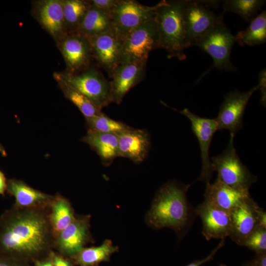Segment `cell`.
<instances>
[{
	"instance_id": "1",
	"label": "cell",
	"mask_w": 266,
	"mask_h": 266,
	"mask_svg": "<svg viewBox=\"0 0 266 266\" xmlns=\"http://www.w3.org/2000/svg\"><path fill=\"white\" fill-rule=\"evenodd\" d=\"M49 207L13 206L3 212L0 216V255L29 263L47 257L55 240Z\"/></svg>"
},
{
	"instance_id": "2",
	"label": "cell",
	"mask_w": 266,
	"mask_h": 266,
	"mask_svg": "<svg viewBox=\"0 0 266 266\" xmlns=\"http://www.w3.org/2000/svg\"><path fill=\"white\" fill-rule=\"evenodd\" d=\"M190 185L174 183L164 185L158 192L148 215L150 224L156 228H169L180 231L191 218L186 193Z\"/></svg>"
},
{
	"instance_id": "3",
	"label": "cell",
	"mask_w": 266,
	"mask_h": 266,
	"mask_svg": "<svg viewBox=\"0 0 266 266\" xmlns=\"http://www.w3.org/2000/svg\"><path fill=\"white\" fill-rule=\"evenodd\" d=\"M184 4V0H162L157 4L154 17L160 48L167 51L169 58L181 61L186 59Z\"/></svg>"
},
{
	"instance_id": "4",
	"label": "cell",
	"mask_w": 266,
	"mask_h": 266,
	"mask_svg": "<svg viewBox=\"0 0 266 266\" xmlns=\"http://www.w3.org/2000/svg\"><path fill=\"white\" fill-rule=\"evenodd\" d=\"M160 48L159 34L154 19L129 33L121 40L120 65L146 63L149 53Z\"/></svg>"
},
{
	"instance_id": "5",
	"label": "cell",
	"mask_w": 266,
	"mask_h": 266,
	"mask_svg": "<svg viewBox=\"0 0 266 266\" xmlns=\"http://www.w3.org/2000/svg\"><path fill=\"white\" fill-rule=\"evenodd\" d=\"M234 134L231 133L228 145L220 155L212 157L213 171L217 172V179L225 184L238 190L249 192L257 177L251 173L241 162L234 146Z\"/></svg>"
},
{
	"instance_id": "6",
	"label": "cell",
	"mask_w": 266,
	"mask_h": 266,
	"mask_svg": "<svg viewBox=\"0 0 266 266\" xmlns=\"http://www.w3.org/2000/svg\"><path fill=\"white\" fill-rule=\"evenodd\" d=\"M219 1L184 0V20L187 48L194 46L197 40L211 28L223 24V15L209 9Z\"/></svg>"
},
{
	"instance_id": "7",
	"label": "cell",
	"mask_w": 266,
	"mask_h": 266,
	"mask_svg": "<svg viewBox=\"0 0 266 266\" xmlns=\"http://www.w3.org/2000/svg\"><path fill=\"white\" fill-rule=\"evenodd\" d=\"M70 86L86 96L100 110L112 102L110 81L96 67L77 73L59 72Z\"/></svg>"
},
{
	"instance_id": "8",
	"label": "cell",
	"mask_w": 266,
	"mask_h": 266,
	"mask_svg": "<svg viewBox=\"0 0 266 266\" xmlns=\"http://www.w3.org/2000/svg\"><path fill=\"white\" fill-rule=\"evenodd\" d=\"M236 41L235 37L224 23L213 27L202 35L197 41L195 46L209 54L213 60V68L228 71H235L236 68L230 60L232 48Z\"/></svg>"
},
{
	"instance_id": "9",
	"label": "cell",
	"mask_w": 266,
	"mask_h": 266,
	"mask_svg": "<svg viewBox=\"0 0 266 266\" xmlns=\"http://www.w3.org/2000/svg\"><path fill=\"white\" fill-rule=\"evenodd\" d=\"M230 213V236L239 245L242 246L246 238L258 228H266V213L251 196L244 199Z\"/></svg>"
},
{
	"instance_id": "10",
	"label": "cell",
	"mask_w": 266,
	"mask_h": 266,
	"mask_svg": "<svg viewBox=\"0 0 266 266\" xmlns=\"http://www.w3.org/2000/svg\"><path fill=\"white\" fill-rule=\"evenodd\" d=\"M157 4L143 5L134 0H120L110 13L114 32L121 40L141 24L154 19Z\"/></svg>"
},
{
	"instance_id": "11",
	"label": "cell",
	"mask_w": 266,
	"mask_h": 266,
	"mask_svg": "<svg viewBox=\"0 0 266 266\" xmlns=\"http://www.w3.org/2000/svg\"><path fill=\"white\" fill-rule=\"evenodd\" d=\"M257 90L258 85L246 92L235 90L227 94L215 118L218 130H227L234 134L241 129L246 107L251 97Z\"/></svg>"
},
{
	"instance_id": "12",
	"label": "cell",
	"mask_w": 266,
	"mask_h": 266,
	"mask_svg": "<svg viewBox=\"0 0 266 266\" xmlns=\"http://www.w3.org/2000/svg\"><path fill=\"white\" fill-rule=\"evenodd\" d=\"M180 112L190 121L192 131L200 144L202 169L199 180L209 182L213 172L209 151L213 135L218 130L217 123L215 119L200 117L186 108Z\"/></svg>"
},
{
	"instance_id": "13",
	"label": "cell",
	"mask_w": 266,
	"mask_h": 266,
	"mask_svg": "<svg viewBox=\"0 0 266 266\" xmlns=\"http://www.w3.org/2000/svg\"><path fill=\"white\" fill-rule=\"evenodd\" d=\"M59 46L68 72H79L89 66L93 56L88 38L77 33H69L59 41Z\"/></svg>"
},
{
	"instance_id": "14",
	"label": "cell",
	"mask_w": 266,
	"mask_h": 266,
	"mask_svg": "<svg viewBox=\"0 0 266 266\" xmlns=\"http://www.w3.org/2000/svg\"><path fill=\"white\" fill-rule=\"evenodd\" d=\"M202 222V234L207 240L225 239L231 231L230 213L204 201L195 209Z\"/></svg>"
},
{
	"instance_id": "15",
	"label": "cell",
	"mask_w": 266,
	"mask_h": 266,
	"mask_svg": "<svg viewBox=\"0 0 266 266\" xmlns=\"http://www.w3.org/2000/svg\"><path fill=\"white\" fill-rule=\"evenodd\" d=\"M89 40L93 58L111 77L120 65L121 40L114 31L103 33Z\"/></svg>"
},
{
	"instance_id": "16",
	"label": "cell",
	"mask_w": 266,
	"mask_h": 266,
	"mask_svg": "<svg viewBox=\"0 0 266 266\" xmlns=\"http://www.w3.org/2000/svg\"><path fill=\"white\" fill-rule=\"evenodd\" d=\"M146 63L119 65L110 81L112 102L119 104L129 90L145 77Z\"/></svg>"
},
{
	"instance_id": "17",
	"label": "cell",
	"mask_w": 266,
	"mask_h": 266,
	"mask_svg": "<svg viewBox=\"0 0 266 266\" xmlns=\"http://www.w3.org/2000/svg\"><path fill=\"white\" fill-rule=\"evenodd\" d=\"M89 221L87 217L75 218L57 235L54 246L62 255L72 258L84 248L89 237Z\"/></svg>"
},
{
	"instance_id": "18",
	"label": "cell",
	"mask_w": 266,
	"mask_h": 266,
	"mask_svg": "<svg viewBox=\"0 0 266 266\" xmlns=\"http://www.w3.org/2000/svg\"><path fill=\"white\" fill-rule=\"evenodd\" d=\"M117 134L118 157L128 158L134 163H140L145 159L150 145L146 131L131 128Z\"/></svg>"
},
{
	"instance_id": "19",
	"label": "cell",
	"mask_w": 266,
	"mask_h": 266,
	"mask_svg": "<svg viewBox=\"0 0 266 266\" xmlns=\"http://www.w3.org/2000/svg\"><path fill=\"white\" fill-rule=\"evenodd\" d=\"M36 11L38 20L42 26L58 41L68 33L64 19L62 0L38 1Z\"/></svg>"
},
{
	"instance_id": "20",
	"label": "cell",
	"mask_w": 266,
	"mask_h": 266,
	"mask_svg": "<svg viewBox=\"0 0 266 266\" xmlns=\"http://www.w3.org/2000/svg\"><path fill=\"white\" fill-rule=\"evenodd\" d=\"M204 196V201L230 213L250 195L249 192L233 189L216 179L212 184L206 183Z\"/></svg>"
},
{
	"instance_id": "21",
	"label": "cell",
	"mask_w": 266,
	"mask_h": 266,
	"mask_svg": "<svg viewBox=\"0 0 266 266\" xmlns=\"http://www.w3.org/2000/svg\"><path fill=\"white\" fill-rule=\"evenodd\" d=\"M6 191L15 199L14 206L18 207H47L53 199L15 179L7 180Z\"/></svg>"
},
{
	"instance_id": "22",
	"label": "cell",
	"mask_w": 266,
	"mask_h": 266,
	"mask_svg": "<svg viewBox=\"0 0 266 266\" xmlns=\"http://www.w3.org/2000/svg\"><path fill=\"white\" fill-rule=\"evenodd\" d=\"M111 31H114V29L110 14L90 4L79 27L74 33L90 39Z\"/></svg>"
},
{
	"instance_id": "23",
	"label": "cell",
	"mask_w": 266,
	"mask_h": 266,
	"mask_svg": "<svg viewBox=\"0 0 266 266\" xmlns=\"http://www.w3.org/2000/svg\"><path fill=\"white\" fill-rule=\"evenodd\" d=\"M82 141L89 144L100 156L102 163L110 165L118 157L117 134L88 131Z\"/></svg>"
},
{
	"instance_id": "24",
	"label": "cell",
	"mask_w": 266,
	"mask_h": 266,
	"mask_svg": "<svg viewBox=\"0 0 266 266\" xmlns=\"http://www.w3.org/2000/svg\"><path fill=\"white\" fill-rule=\"evenodd\" d=\"M49 207V219L56 238L57 235L75 218L69 201L63 197H54Z\"/></svg>"
},
{
	"instance_id": "25",
	"label": "cell",
	"mask_w": 266,
	"mask_h": 266,
	"mask_svg": "<svg viewBox=\"0 0 266 266\" xmlns=\"http://www.w3.org/2000/svg\"><path fill=\"white\" fill-rule=\"evenodd\" d=\"M118 251L110 240H105L100 246L83 248L77 255L72 257L80 266H98L100 262L109 260L112 254Z\"/></svg>"
},
{
	"instance_id": "26",
	"label": "cell",
	"mask_w": 266,
	"mask_h": 266,
	"mask_svg": "<svg viewBox=\"0 0 266 266\" xmlns=\"http://www.w3.org/2000/svg\"><path fill=\"white\" fill-rule=\"evenodd\" d=\"M238 43L243 46H255L266 41V11H263L250 22L249 26L239 32L235 36Z\"/></svg>"
},
{
	"instance_id": "27",
	"label": "cell",
	"mask_w": 266,
	"mask_h": 266,
	"mask_svg": "<svg viewBox=\"0 0 266 266\" xmlns=\"http://www.w3.org/2000/svg\"><path fill=\"white\" fill-rule=\"evenodd\" d=\"M53 75L65 97L77 106L85 118L102 113L86 96L66 82L59 72H55Z\"/></svg>"
},
{
	"instance_id": "28",
	"label": "cell",
	"mask_w": 266,
	"mask_h": 266,
	"mask_svg": "<svg viewBox=\"0 0 266 266\" xmlns=\"http://www.w3.org/2000/svg\"><path fill=\"white\" fill-rule=\"evenodd\" d=\"M63 13L68 33L78 29L89 6L88 0H62Z\"/></svg>"
},
{
	"instance_id": "29",
	"label": "cell",
	"mask_w": 266,
	"mask_h": 266,
	"mask_svg": "<svg viewBox=\"0 0 266 266\" xmlns=\"http://www.w3.org/2000/svg\"><path fill=\"white\" fill-rule=\"evenodd\" d=\"M223 13L233 12L247 22L252 21L264 5V0H227L222 1Z\"/></svg>"
},
{
	"instance_id": "30",
	"label": "cell",
	"mask_w": 266,
	"mask_h": 266,
	"mask_svg": "<svg viewBox=\"0 0 266 266\" xmlns=\"http://www.w3.org/2000/svg\"><path fill=\"white\" fill-rule=\"evenodd\" d=\"M88 131L117 134L131 128L125 124L112 119L104 114L86 118Z\"/></svg>"
},
{
	"instance_id": "31",
	"label": "cell",
	"mask_w": 266,
	"mask_h": 266,
	"mask_svg": "<svg viewBox=\"0 0 266 266\" xmlns=\"http://www.w3.org/2000/svg\"><path fill=\"white\" fill-rule=\"evenodd\" d=\"M242 246L255 253L266 252V228L259 227L245 240Z\"/></svg>"
},
{
	"instance_id": "32",
	"label": "cell",
	"mask_w": 266,
	"mask_h": 266,
	"mask_svg": "<svg viewBox=\"0 0 266 266\" xmlns=\"http://www.w3.org/2000/svg\"><path fill=\"white\" fill-rule=\"evenodd\" d=\"M120 0H88L90 5L110 14Z\"/></svg>"
},
{
	"instance_id": "33",
	"label": "cell",
	"mask_w": 266,
	"mask_h": 266,
	"mask_svg": "<svg viewBox=\"0 0 266 266\" xmlns=\"http://www.w3.org/2000/svg\"><path fill=\"white\" fill-rule=\"evenodd\" d=\"M225 242V239L221 240L218 245L206 257L201 260H196L186 266H201L204 263L212 260L217 252L224 246Z\"/></svg>"
},
{
	"instance_id": "34",
	"label": "cell",
	"mask_w": 266,
	"mask_h": 266,
	"mask_svg": "<svg viewBox=\"0 0 266 266\" xmlns=\"http://www.w3.org/2000/svg\"><path fill=\"white\" fill-rule=\"evenodd\" d=\"M258 89L261 92V103L266 105V68L263 69L260 72L259 76Z\"/></svg>"
},
{
	"instance_id": "35",
	"label": "cell",
	"mask_w": 266,
	"mask_h": 266,
	"mask_svg": "<svg viewBox=\"0 0 266 266\" xmlns=\"http://www.w3.org/2000/svg\"><path fill=\"white\" fill-rule=\"evenodd\" d=\"M0 266H31L29 262L0 255Z\"/></svg>"
},
{
	"instance_id": "36",
	"label": "cell",
	"mask_w": 266,
	"mask_h": 266,
	"mask_svg": "<svg viewBox=\"0 0 266 266\" xmlns=\"http://www.w3.org/2000/svg\"><path fill=\"white\" fill-rule=\"evenodd\" d=\"M54 266H72V264L63 257L51 251L49 254Z\"/></svg>"
},
{
	"instance_id": "37",
	"label": "cell",
	"mask_w": 266,
	"mask_h": 266,
	"mask_svg": "<svg viewBox=\"0 0 266 266\" xmlns=\"http://www.w3.org/2000/svg\"><path fill=\"white\" fill-rule=\"evenodd\" d=\"M253 260L257 266H266V252L256 253Z\"/></svg>"
},
{
	"instance_id": "38",
	"label": "cell",
	"mask_w": 266,
	"mask_h": 266,
	"mask_svg": "<svg viewBox=\"0 0 266 266\" xmlns=\"http://www.w3.org/2000/svg\"><path fill=\"white\" fill-rule=\"evenodd\" d=\"M7 187V181L2 171L0 170V195H4Z\"/></svg>"
},
{
	"instance_id": "39",
	"label": "cell",
	"mask_w": 266,
	"mask_h": 266,
	"mask_svg": "<svg viewBox=\"0 0 266 266\" xmlns=\"http://www.w3.org/2000/svg\"><path fill=\"white\" fill-rule=\"evenodd\" d=\"M34 263V266H54L49 255L44 259L36 260Z\"/></svg>"
},
{
	"instance_id": "40",
	"label": "cell",
	"mask_w": 266,
	"mask_h": 266,
	"mask_svg": "<svg viewBox=\"0 0 266 266\" xmlns=\"http://www.w3.org/2000/svg\"><path fill=\"white\" fill-rule=\"evenodd\" d=\"M0 153L1 154L2 156L5 157L7 155L6 152L4 149V148L2 146V145L0 143Z\"/></svg>"
},
{
	"instance_id": "41",
	"label": "cell",
	"mask_w": 266,
	"mask_h": 266,
	"mask_svg": "<svg viewBox=\"0 0 266 266\" xmlns=\"http://www.w3.org/2000/svg\"><path fill=\"white\" fill-rule=\"evenodd\" d=\"M243 266H257L253 260L246 262Z\"/></svg>"
},
{
	"instance_id": "42",
	"label": "cell",
	"mask_w": 266,
	"mask_h": 266,
	"mask_svg": "<svg viewBox=\"0 0 266 266\" xmlns=\"http://www.w3.org/2000/svg\"><path fill=\"white\" fill-rule=\"evenodd\" d=\"M219 266H227L226 265L224 264H221L219 265Z\"/></svg>"
},
{
	"instance_id": "43",
	"label": "cell",
	"mask_w": 266,
	"mask_h": 266,
	"mask_svg": "<svg viewBox=\"0 0 266 266\" xmlns=\"http://www.w3.org/2000/svg\"></svg>"
}]
</instances>
